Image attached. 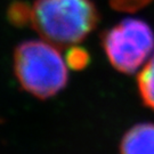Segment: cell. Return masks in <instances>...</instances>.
<instances>
[{
    "label": "cell",
    "instance_id": "2",
    "mask_svg": "<svg viewBox=\"0 0 154 154\" xmlns=\"http://www.w3.org/2000/svg\"><path fill=\"white\" fill-rule=\"evenodd\" d=\"M14 72L24 90L49 98L67 83L69 65L57 46L47 40H28L14 51Z\"/></svg>",
    "mask_w": 154,
    "mask_h": 154
},
{
    "label": "cell",
    "instance_id": "6",
    "mask_svg": "<svg viewBox=\"0 0 154 154\" xmlns=\"http://www.w3.org/2000/svg\"><path fill=\"white\" fill-rule=\"evenodd\" d=\"M88 61V55L86 51L79 49V48H72L70 54L67 56V65L72 67H81L85 66Z\"/></svg>",
    "mask_w": 154,
    "mask_h": 154
},
{
    "label": "cell",
    "instance_id": "1",
    "mask_svg": "<svg viewBox=\"0 0 154 154\" xmlns=\"http://www.w3.org/2000/svg\"><path fill=\"white\" fill-rule=\"evenodd\" d=\"M29 21L44 40L74 46L95 29L98 13L91 0H35Z\"/></svg>",
    "mask_w": 154,
    "mask_h": 154
},
{
    "label": "cell",
    "instance_id": "5",
    "mask_svg": "<svg viewBox=\"0 0 154 154\" xmlns=\"http://www.w3.org/2000/svg\"><path fill=\"white\" fill-rule=\"evenodd\" d=\"M138 90L145 104L154 109V53L143 65L137 79Z\"/></svg>",
    "mask_w": 154,
    "mask_h": 154
},
{
    "label": "cell",
    "instance_id": "7",
    "mask_svg": "<svg viewBox=\"0 0 154 154\" xmlns=\"http://www.w3.org/2000/svg\"><path fill=\"white\" fill-rule=\"evenodd\" d=\"M151 0H112V4L116 8L125 9V11H132L137 9L139 7H143Z\"/></svg>",
    "mask_w": 154,
    "mask_h": 154
},
{
    "label": "cell",
    "instance_id": "3",
    "mask_svg": "<svg viewBox=\"0 0 154 154\" xmlns=\"http://www.w3.org/2000/svg\"><path fill=\"white\" fill-rule=\"evenodd\" d=\"M105 55L113 67L134 73L154 53V32L143 20L126 18L103 35Z\"/></svg>",
    "mask_w": 154,
    "mask_h": 154
},
{
    "label": "cell",
    "instance_id": "4",
    "mask_svg": "<svg viewBox=\"0 0 154 154\" xmlns=\"http://www.w3.org/2000/svg\"><path fill=\"white\" fill-rule=\"evenodd\" d=\"M121 154H154V125L132 127L122 139Z\"/></svg>",
    "mask_w": 154,
    "mask_h": 154
}]
</instances>
